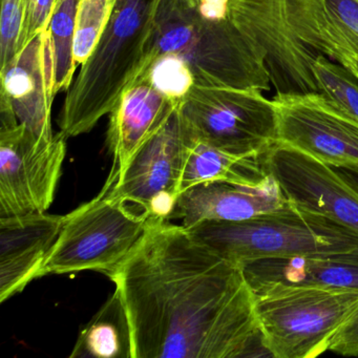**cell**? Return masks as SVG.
I'll use <instances>...</instances> for the list:
<instances>
[{
	"instance_id": "obj_1",
	"label": "cell",
	"mask_w": 358,
	"mask_h": 358,
	"mask_svg": "<svg viewBox=\"0 0 358 358\" xmlns=\"http://www.w3.org/2000/svg\"><path fill=\"white\" fill-rule=\"evenodd\" d=\"M110 278L129 315L133 358L272 357L242 266L183 225L150 221Z\"/></svg>"
},
{
	"instance_id": "obj_2",
	"label": "cell",
	"mask_w": 358,
	"mask_h": 358,
	"mask_svg": "<svg viewBox=\"0 0 358 358\" xmlns=\"http://www.w3.org/2000/svg\"><path fill=\"white\" fill-rule=\"evenodd\" d=\"M169 53L187 64L196 87H271L269 54L261 43L230 22L202 17L181 0H159L139 71Z\"/></svg>"
},
{
	"instance_id": "obj_3",
	"label": "cell",
	"mask_w": 358,
	"mask_h": 358,
	"mask_svg": "<svg viewBox=\"0 0 358 358\" xmlns=\"http://www.w3.org/2000/svg\"><path fill=\"white\" fill-rule=\"evenodd\" d=\"M159 0H117L108 28L68 90L60 113L66 138L89 133L110 115L144 57Z\"/></svg>"
},
{
	"instance_id": "obj_4",
	"label": "cell",
	"mask_w": 358,
	"mask_h": 358,
	"mask_svg": "<svg viewBox=\"0 0 358 358\" xmlns=\"http://www.w3.org/2000/svg\"><path fill=\"white\" fill-rule=\"evenodd\" d=\"M215 253L236 264L358 249V232L287 201L276 210L243 221H207L187 228Z\"/></svg>"
},
{
	"instance_id": "obj_5",
	"label": "cell",
	"mask_w": 358,
	"mask_h": 358,
	"mask_svg": "<svg viewBox=\"0 0 358 358\" xmlns=\"http://www.w3.org/2000/svg\"><path fill=\"white\" fill-rule=\"evenodd\" d=\"M264 343L274 358H313L358 310V289L270 285L253 290Z\"/></svg>"
},
{
	"instance_id": "obj_6",
	"label": "cell",
	"mask_w": 358,
	"mask_h": 358,
	"mask_svg": "<svg viewBox=\"0 0 358 358\" xmlns=\"http://www.w3.org/2000/svg\"><path fill=\"white\" fill-rule=\"evenodd\" d=\"M108 179L93 200L64 215L59 236L43 264L41 276L94 270L110 278L131 255L150 219L113 198Z\"/></svg>"
},
{
	"instance_id": "obj_7",
	"label": "cell",
	"mask_w": 358,
	"mask_h": 358,
	"mask_svg": "<svg viewBox=\"0 0 358 358\" xmlns=\"http://www.w3.org/2000/svg\"><path fill=\"white\" fill-rule=\"evenodd\" d=\"M259 90L194 87L179 104L196 139L236 156L261 157L278 140L272 99Z\"/></svg>"
},
{
	"instance_id": "obj_8",
	"label": "cell",
	"mask_w": 358,
	"mask_h": 358,
	"mask_svg": "<svg viewBox=\"0 0 358 358\" xmlns=\"http://www.w3.org/2000/svg\"><path fill=\"white\" fill-rule=\"evenodd\" d=\"M196 136L179 106L142 144L123 171L113 166L108 180L113 198L135 206L150 221H171L181 194V180Z\"/></svg>"
},
{
	"instance_id": "obj_9",
	"label": "cell",
	"mask_w": 358,
	"mask_h": 358,
	"mask_svg": "<svg viewBox=\"0 0 358 358\" xmlns=\"http://www.w3.org/2000/svg\"><path fill=\"white\" fill-rule=\"evenodd\" d=\"M66 139L62 131L43 140L22 124L0 127V217L50 208L62 176Z\"/></svg>"
},
{
	"instance_id": "obj_10",
	"label": "cell",
	"mask_w": 358,
	"mask_h": 358,
	"mask_svg": "<svg viewBox=\"0 0 358 358\" xmlns=\"http://www.w3.org/2000/svg\"><path fill=\"white\" fill-rule=\"evenodd\" d=\"M278 141L331 166H358V122L320 92H280L272 98Z\"/></svg>"
},
{
	"instance_id": "obj_11",
	"label": "cell",
	"mask_w": 358,
	"mask_h": 358,
	"mask_svg": "<svg viewBox=\"0 0 358 358\" xmlns=\"http://www.w3.org/2000/svg\"><path fill=\"white\" fill-rule=\"evenodd\" d=\"M261 159L289 202L358 232V192L331 165L278 140Z\"/></svg>"
},
{
	"instance_id": "obj_12",
	"label": "cell",
	"mask_w": 358,
	"mask_h": 358,
	"mask_svg": "<svg viewBox=\"0 0 358 358\" xmlns=\"http://www.w3.org/2000/svg\"><path fill=\"white\" fill-rule=\"evenodd\" d=\"M0 102L13 110L20 124L39 139H53L55 66L49 30L37 35L0 72Z\"/></svg>"
},
{
	"instance_id": "obj_13",
	"label": "cell",
	"mask_w": 358,
	"mask_h": 358,
	"mask_svg": "<svg viewBox=\"0 0 358 358\" xmlns=\"http://www.w3.org/2000/svg\"><path fill=\"white\" fill-rule=\"evenodd\" d=\"M64 222L45 213L0 217V303L41 278Z\"/></svg>"
},
{
	"instance_id": "obj_14",
	"label": "cell",
	"mask_w": 358,
	"mask_h": 358,
	"mask_svg": "<svg viewBox=\"0 0 358 358\" xmlns=\"http://www.w3.org/2000/svg\"><path fill=\"white\" fill-rule=\"evenodd\" d=\"M287 201L271 175L257 186L206 182L180 194L171 221L179 220L186 228L207 221H243L276 210Z\"/></svg>"
},
{
	"instance_id": "obj_15",
	"label": "cell",
	"mask_w": 358,
	"mask_h": 358,
	"mask_svg": "<svg viewBox=\"0 0 358 358\" xmlns=\"http://www.w3.org/2000/svg\"><path fill=\"white\" fill-rule=\"evenodd\" d=\"M252 290L282 285L358 289V249L338 253L267 257L241 264Z\"/></svg>"
},
{
	"instance_id": "obj_16",
	"label": "cell",
	"mask_w": 358,
	"mask_h": 358,
	"mask_svg": "<svg viewBox=\"0 0 358 358\" xmlns=\"http://www.w3.org/2000/svg\"><path fill=\"white\" fill-rule=\"evenodd\" d=\"M178 104L152 85L145 76H137L110 113L108 150L117 171H123L142 144L167 120Z\"/></svg>"
},
{
	"instance_id": "obj_17",
	"label": "cell",
	"mask_w": 358,
	"mask_h": 358,
	"mask_svg": "<svg viewBox=\"0 0 358 358\" xmlns=\"http://www.w3.org/2000/svg\"><path fill=\"white\" fill-rule=\"evenodd\" d=\"M261 157L229 154L194 140L188 152L181 180V192L192 186L213 181L257 186L268 178Z\"/></svg>"
},
{
	"instance_id": "obj_18",
	"label": "cell",
	"mask_w": 358,
	"mask_h": 358,
	"mask_svg": "<svg viewBox=\"0 0 358 358\" xmlns=\"http://www.w3.org/2000/svg\"><path fill=\"white\" fill-rule=\"evenodd\" d=\"M70 357L133 358L129 315L117 289L80 331Z\"/></svg>"
},
{
	"instance_id": "obj_19",
	"label": "cell",
	"mask_w": 358,
	"mask_h": 358,
	"mask_svg": "<svg viewBox=\"0 0 358 358\" xmlns=\"http://www.w3.org/2000/svg\"><path fill=\"white\" fill-rule=\"evenodd\" d=\"M274 11L280 30L289 41L303 53L328 50L327 0H273Z\"/></svg>"
},
{
	"instance_id": "obj_20",
	"label": "cell",
	"mask_w": 358,
	"mask_h": 358,
	"mask_svg": "<svg viewBox=\"0 0 358 358\" xmlns=\"http://www.w3.org/2000/svg\"><path fill=\"white\" fill-rule=\"evenodd\" d=\"M79 0H59L49 30L55 66V94L68 91L74 81L77 64L75 60V24Z\"/></svg>"
},
{
	"instance_id": "obj_21",
	"label": "cell",
	"mask_w": 358,
	"mask_h": 358,
	"mask_svg": "<svg viewBox=\"0 0 358 358\" xmlns=\"http://www.w3.org/2000/svg\"><path fill=\"white\" fill-rule=\"evenodd\" d=\"M311 71L318 92L358 122V79L352 72L324 54H316Z\"/></svg>"
},
{
	"instance_id": "obj_22",
	"label": "cell",
	"mask_w": 358,
	"mask_h": 358,
	"mask_svg": "<svg viewBox=\"0 0 358 358\" xmlns=\"http://www.w3.org/2000/svg\"><path fill=\"white\" fill-rule=\"evenodd\" d=\"M229 20L245 34L266 47H274L284 41L276 22L273 0H228Z\"/></svg>"
},
{
	"instance_id": "obj_23",
	"label": "cell",
	"mask_w": 358,
	"mask_h": 358,
	"mask_svg": "<svg viewBox=\"0 0 358 358\" xmlns=\"http://www.w3.org/2000/svg\"><path fill=\"white\" fill-rule=\"evenodd\" d=\"M328 57L358 59V0H327Z\"/></svg>"
},
{
	"instance_id": "obj_24",
	"label": "cell",
	"mask_w": 358,
	"mask_h": 358,
	"mask_svg": "<svg viewBox=\"0 0 358 358\" xmlns=\"http://www.w3.org/2000/svg\"><path fill=\"white\" fill-rule=\"evenodd\" d=\"M116 3L117 0H79L74 45L77 66H83L97 47Z\"/></svg>"
},
{
	"instance_id": "obj_25",
	"label": "cell",
	"mask_w": 358,
	"mask_h": 358,
	"mask_svg": "<svg viewBox=\"0 0 358 358\" xmlns=\"http://www.w3.org/2000/svg\"><path fill=\"white\" fill-rule=\"evenodd\" d=\"M27 0H1L0 8V72L22 51Z\"/></svg>"
},
{
	"instance_id": "obj_26",
	"label": "cell",
	"mask_w": 358,
	"mask_h": 358,
	"mask_svg": "<svg viewBox=\"0 0 358 358\" xmlns=\"http://www.w3.org/2000/svg\"><path fill=\"white\" fill-rule=\"evenodd\" d=\"M59 0H27L26 26L22 50L43 31L48 30Z\"/></svg>"
},
{
	"instance_id": "obj_27",
	"label": "cell",
	"mask_w": 358,
	"mask_h": 358,
	"mask_svg": "<svg viewBox=\"0 0 358 358\" xmlns=\"http://www.w3.org/2000/svg\"><path fill=\"white\" fill-rule=\"evenodd\" d=\"M328 351L343 356L358 357V310L353 316L333 335Z\"/></svg>"
},
{
	"instance_id": "obj_28",
	"label": "cell",
	"mask_w": 358,
	"mask_h": 358,
	"mask_svg": "<svg viewBox=\"0 0 358 358\" xmlns=\"http://www.w3.org/2000/svg\"><path fill=\"white\" fill-rule=\"evenodd\" d=\"M332 167L349 185L358 192V166L343 165V166Z\"/></svg>"
}]
</instances>
